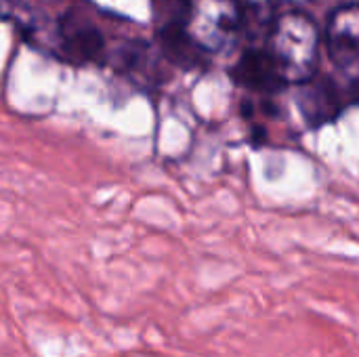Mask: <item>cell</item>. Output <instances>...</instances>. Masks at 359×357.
Returning a JSON list of instances; mask_svg holds the SVG:
<instances>
[{"label": "cell", "mask_w": 359, "mask_h": 357, "mask_svg": "<svg viewBox=\"0 0 359 357\" xmlns=\"http://www.w3.org/2000/svg\"><path fill=\"white\" fill-rule=\"evenodd\" d=\"M17 8V0H0V21H6L8 17H13Z\"/></svg>", "instance_id": "8"}, {"label": "cell", "mask_w": 359, "mask_h": 357, "mask_svg": "<svg viewBox=\"0 0 359 357\" xmlns=\"http://www.w3.org/2000/svg\"><path fill=\"white\" fill-rule=\"evenodd\" d=\"M286 4H305V2H311V0H282Z\"/></svg>", "instance_id": "9"}, {"label": "cell", "mask_w": 359, "mask_h": 357, "mask_svg": "<svg viewBox=\"0 0 359 357\" xmlns=\"http://www.w3.org/2000/svg\"><path fill=\"white\" fill-rule=\"evenodd\" d=\"M233 78L242 86L252 88V90H261V93H273L282 84H286L280 78L267 48L265 50H257V48L246 50L233 67Z\"/></svg>", "instance_id": "5"}, {"label": "cell", "mask_w": 359, "mask_h": 357, "mask_svg": "<svg viewBox=\"0 0 359 357\" xmlns=\"http://www.w3.org/2000/svg\"><path fill=\"white\" fill-rule=\"evenodd\" d=\"M320 46L318 23L301 11L280 15L267 36V53L286 84H303L316 76Z\"/></svg>", "instance_id": "1"}, {"label": "cell", "mask_w": 359, "mask_h": 357, "mask_svg": "<svg viewBox=\"0 0 359 357\" xmlns=\"http://www.w3.org/2000/svg\"><path fill=\"white\" fill-rule=\"evenodd\" d=\"M187 32L208 53L231 48L244 32L238 0H191Z\"/></svg>", "instance_id": "2"}, {"label": "cell", "mask_w": 359, "mask_h": 357, "mask_svg": "<svg viewBox=\"0 0 359 357\" xmlns=\"http://www.w3.org/2000/svg\"><path fill=\"white\" fill-rule=\"evenodd\" d=\"M326 48L334 65L359 88V4L341 6L330 15Z\"/></svg>", "instance_id": "3"}, {"label": "cell", "mask_w": 359, "mask_h": 357, "mask_svg": "<svg viewBox=\"0 0 359 357\" xmlns=\"http://www.w3.org/2000/svg\"><path fill=\"white\" fill-rule=\"evenodd\" d=\"M57 46L69 63H90L103 53V34L86 17L69 13L57 25Z\"/></svg>", "instance_id": "4"}, {"label": "cell", "mask_w": 359, "mask_h": 357, "mask_svg": "<svg viewBox=\"0 0 359 357\" xmlns=\"http://www.w3.org/2000/svg\"><path fill=\"white\" fill-rule=\"evenodd\" d=\"M160 46L162 53L181 67H194L200 63L202 53H206L196 40L194 36L187 32L185 23H166L160 29Z\"/></svg>", "instance_id": "6"}, {"label": "cell", "mask_w": 359, "mask_h": 357, "mask_svg": "<svg viewBox=\"0 0 359 357\" xmlns=\"http://www.w3.org/2000/svg\"><path fill=\"white\" fill-rule=\"evenodd\" d=\"M244 32H271L276 23V0H238Z\"/></svg>", "instance_id": "7"}]
</instances>
